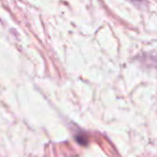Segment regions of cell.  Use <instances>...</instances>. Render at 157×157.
Masks as SVG:
<instances>
[{
	"label": "cell",
	"mask_w": 157,
	"mask_h": 157,
	"mask_svg": "<svg viewBox=\"0 0 157 157\" xmlns=\"http://www.w3.org/2000/svg\"><path fill=\"white\" fill-rule=\"evenodd\" d=\"M131 1H142V0H131Z\"/></svg>",
	"instance_id": "6da1fadb"
}]
</instances>
